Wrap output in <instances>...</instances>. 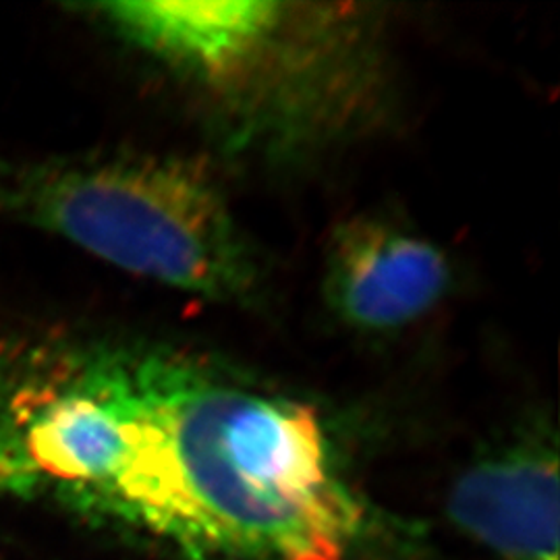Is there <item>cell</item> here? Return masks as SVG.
<instances>
[{
	"label": "cell",
	"instance_id": "5",
	"mask_svg": "<svg viewBox=\"0 0 560 560\" xmlns=\"http://www.w3.org/2000/svg\"><path fill=\"white\" fill-rule=\"evenodd\" d=\"M287 4L270 0H122L94 4L120 36L208 80L243 73L279 36Z\"/></svg>",
	"mask_w": 560,
	"mask_h": 560
},
{
	"label": "cell",
	"instance_id": "4",
	"mask_svg": "<svg viewBox=\"0 0 560 560\" xmlns=\"http://www.w3.org/2000/svg\"><path fill=\"white\" fill-rule=\"evenodd\" d=\"M448 517L497 560H559V457L525 439L474 463L448 494Z\"/></svg>",
	"mask_w": 560,
	"mask_h": 560
},
{
	"label": "cell",
	"instance_id": "6",
	"mask_svg": "<svg viewBox=\"0 0 560 560\" xmlns=\"http://www.w3.org/2000/svg\"><path fill=\"white\" fill-rule=\"evenodd\" d=\"M23 483H27V480L21 474L20 467L9 459L7 455L0 453V490L15 488V486H23Z\"/></svg>",
	"mask_w": 560,
	"mask_h": 560
},
{
	"label": "cell",
	"instance_id": "1",
	"mask_svg": "<svg viewBox=\"0 0 560 560\" xmlns=\"http://www.w3.org/2000/svg\"><path fill=\"white\" fill-rule=\"evenodd\" d=\"M131 453L102 506L198 560H361L316 413L177 355H120Z\"/></svg>",
	"mask_w": 560,
	"mask_h": 560
},
{
	"label": "cell",
	"instance_id": "2",
	"mask_svg": "<svg viewBox=\"0 0 560 560\" xmlns=\"http://www.w3.org/2000/svg\"><path fill=\"white\" fill-rule=\"evenodd\" d=\"M0 214L55 233L136 277L201 298H243L256 279L217 185L175 159L0 168Z\"/></svg>",
	"mask_w": 560,
	"mask_h": 560
},
{
	"label": "cell",
	"instance_id": "3",
	"mask_svg": "<svg viewBox=\"0 0 560 560\" xmlns=\"http://www.w3.org/2000/svg\"><path fill=\"white\" fill-rule=\"evenodd\" d=\"M451 268L441 249L393 224H347L330 245L328 303L361 330L386 332L423 318L442 300Z\"/></svg>",
	"mask_w": 560,
	"mask_h": 560
}]
</instances>
